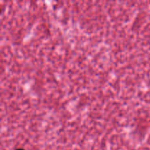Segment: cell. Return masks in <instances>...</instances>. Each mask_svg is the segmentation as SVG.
Here are the masks:
<instances>
[{"label":"cell","instance_id":"obj_1","mask_svg":"<svg viewBox=\"0 0 150 150\" xmlns=\"http://www.w3.org/2000/svg\"><path fill=\"white\" fill-rule=\"evenodd\" d=\"M16 150H24V149H21V148H19V149H16Z\"/></svg>","mask_w":150,"mask_h":150}]
</instances>
